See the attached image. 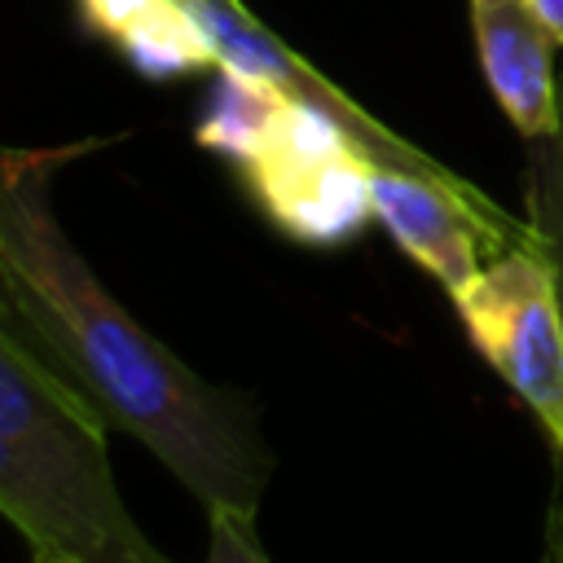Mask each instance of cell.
Segmentation results:
<instances>
[{"instance_id":"cell-1","label":"cell","mask_w":563,"mask_h":563,"mask_svg":"<svg viewBox=\"0 0 563 563\" xmlns=\"http://www.w3.org/2000/svg\"><path fill=\"white\" fill-rule=\"evenodd\" d=\"M101 150L0 145V308L26 343L123 435L211 506L255 515L273 453L242 391L207 383L158 343L92 273L57 220L53 180Z\"/></svg>"},{"instance_id":"cell-2","label":"cell","mask_w":563,"mask_h":563,"mask_svg":"<svg viewBox=\"0 0 563 563\" xmlns=\"http://www.w3.org/2000/svg\"><path fill=\"white\" fill-rule=\"evenodd\" d=\"M0 515L31 554L70 563H172L119 497L110 422L0 308Z\"/></svg>"},{"instance_id":"cell-3","label":"cell","mask_w":563,"mask_h":563,"mask_svg":"<svg viewBox=\"0 0 563 563\" xmlns=\"http://www.w3.org/2000/svg\"><path fill=\"white\" fill-rule=\"evenodd\" d=\"M194 136L233 163L264 216L303 246H343L374 220L369 150L330 110L268 79L216 66Z\"/></svg>"},{"instance_id":"cell-4","label":"cell","mask_w":563,"mask_h":563,"mask_svg":"<svg viewBox=\"0 0 563 563\" xmlns=\"http://www.w3.org/2000/svg\"><path fill=\"white\" fill-rule=\"evenodd\" d=\"M475 352L532 409L563 457V299L537 238L497 251L449 295Z\"/></svg>"},{"instance_id":"cell-5","label":"cell","mask_w":563,"mask_h":563,"mask_svg":"<svg viewBox=\"0 0 563 563\" xmlns=\"http://www.w3.org/2000/svg\"><path fill=\"white\" fill-rule=\"evenodd\" d=\"M369 198L374 220L391 233V242L449 295L462 290L497 251L532 242V229L515 224L475 185H444L405 167L374 163Z\"/></svg>"},{"instance_id":"cell-6","label":"cell","mask_w":563,"mask_h":563,"mask_svg":"<svg viewBox=\"0 0 563 563\" xmlns=\"http://www.w3.org/2000/svg\"><path fill=\"white\" fill-rule=\"evenodd\" d=\"M471 35L488 92L523 141L563 123V88L554 79V31L532 0H471Z\"/></svg>"},{"instance_id":"cell-7","label":"cell","mask_w":563,"mask_h":563,"mask_svg":"<svg viewBox=\"0 0 563 563\" xmlns=\"http://www.w3.org/2000/svg\"><path fill=\"white\" fill-rule=\"evenodd\" d=\"M79 22L145 79L216 70V44L189 0H75Z\"/></svg>"},{"instance_id":"cell-8","label":"cell","mask_w":563,"mask_h":563,"mask_svg":"<svg viewBox=\"0 0 563 563\" xmlns=\"http://www.w3.org/2000/svg\"><path fill=\"white\" fill-rule=\"evenodd\" d=\"M523 194H528V229H532L541 255L550 260L554 282H559V299H563V123L554 132L528 141ZM554 462L563 475V457H554Z\"/></svg>"},{"instance_id":"cell-9","label":"cell","mask_w":563,"mask_h":563,"mask_svg":"<svg viewBox=\"0 0 563 563\" xmlns=\"http://www.w3.org/2000/svg\"><path fill=\"white\" fill-rule=\"evenodd\" d=\"M202 563H268L255 515L233 510V506H211L207 510V559Z\"/></svg>"},{"instance_id":"cell-10","label":"cell","mask_w":563,"mask_h":563,"mask_svg":"<svg viewBox=\"0 0 563 563\" xmlns=\"http://www.w3.org/2000/svg\"><path fill=\"white\" fill-rule=\"evenodd\" d=\"M541 563H563V493L554 488V506H550V519H545V554Z\"/></svg>"},{"instance_id":"cell-11","label":"cell","mask_w":563,"mask_h":563,"mask_svg":"<svg viewBox=\"0 0 563 563\" xmlns=\"http://www.w3.org/2000/svg\"><path fill=\"white\" fill-rule=\"evenodd\" d=\"M532 9L541 13V22L554 31V40L563 44V0H532Z\"/></svg>"},{"instance_id":"cell-12","label":"cell","mask_w":563,"mask_h":563,"mask_svg":"<svg viewBox=\"0 0 563 563\" xmlns=\"http://www.w3.org/2000/svg\"><path fill=\"white\" fill-rule=\"evenodd\" d=\"M31 563H70V559H44V554H31Z\"/></svg>"},{"instance_id":"cell-13","label":"cell","mask_w":563,"mask_h":563,"mask_svg":"<svg viewBox=\"0 0 563 563\" xmlns=\"http://www.w3.org/2000/svg\"><path fill=\"white\" fill-rule=\"evenodd\" d=\"M559 493H563V475H559Z\"/></svg>"}]
</instances>
